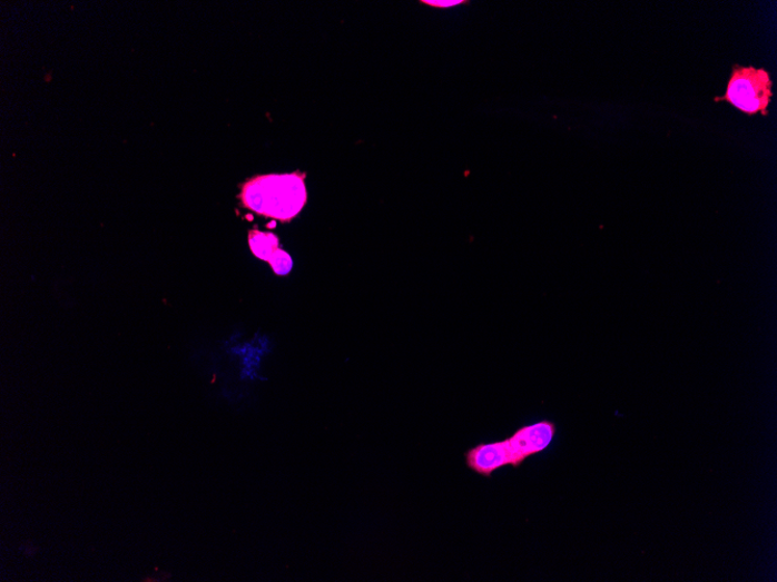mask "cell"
I'll list each match as a JSON object with an SVG mask.
<instances>
[{
	"instance_id": "5b68a950",
	"label": "cell",
	"mask_w": 777,
	"mask_h": 582,
	"mask_svg": "<svg viewBox=\"0 0 777 582\" xmlns=\"http://www.w3.org/2000/svg\"><path fill=\"white\" fill-rule=\"evenodd\" d=\"M424 3L427 6H431V7H435V8L450 9V8L458 7V6L462 4L463 2H462V0H433V2H432V0H426V2H424Z\"/></svg>"
},
{
	"instance_id": "3957f363",
	"label": "cell",
	"mask_w": 777,
	"mask_h": 582,
	"mask_svg": "<svg viewBox=\"0 0 777 582\" xmlns=\"http://www.w3.org/2000/svg\"><path fill=\"white\" fill-rule=\"evenodd\" d=\"M771 97L773 81L766 69L734 66L727 93L715 101H728L749 117H767Z\"/></svg>"
},
{
	"instance_id": "6da1fadb",
	"label": "cell",
	"mask_w": 777,
	"mask_h": 582,
	"mask_svg": "<svg viewBox=\"0 0 777 582\" xmlns=\"http://www.w3.org/2000/svg\"><path fill=\"white\" fill-rule=\"evenodd\" d=\"M306 174L264 175L242 185L240 200L254 214L282 224L294 220L307 201Z\"/></svg>"
},
{
	"instance_id": "8992f818",
	"label": "cell",
	"mask_w": 777,
	"mask_h": 582,
	"mask_svg": "<svg viewBox=\"0 0 777 582\" xmlns=\"http://www.w3.org/2000/svg\"><path fill=\"white\" fill-rule=\"evenodd\" d=\"M20 549L23 552V554L29 555V558H33V555L37 553L36 546L23 545Z\"/></svg>"
},
{
	"instance_id": "277c9868",
	"label": "cell",
	"mask_w": 777,
	"mask_h": 582,
	"mask_svg": "<svg viewBox=\"0 0 777 582\" xmlns=\"http://www.w3.org/2000/svg\"><path fill=\"white\" fill-rule=\"evenodd\" d=\"M248 244L254 256L268 262L276 275L287 276L293 270V258L279 249L278 237L273 233L253 229L248 234Z\"/></svg>"
},
{
	"instance_id": "7a4b0ae2",
	"label": "cell",
	"mask_w": 777,
	"mask_h": 582,
	"mask_svg": "<svg viewBox=\"0 0 777 582\" xmlns=\"http://www.w3.org/2000/svg\"><path fill=\"white\" fill-rule=\"evenodd\" d=\"M555 435L552 422L541 421L518 430L511 437L495 443L479 444L465 452V464L484 479L504 466H521L529 457L547 450Z\"/></svg>"
}]
</instances>
